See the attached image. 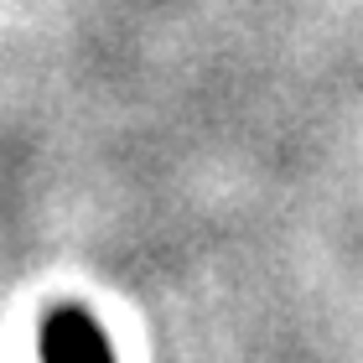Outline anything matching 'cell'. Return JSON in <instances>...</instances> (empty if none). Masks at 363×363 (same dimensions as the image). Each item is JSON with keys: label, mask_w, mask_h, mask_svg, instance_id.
I'll return each mask as SVG.
<instances>
[{"label": "cell", "mask_w": 363, "mask_h": 363, "mask_svg": "<svg viewBox=\"0 0 363 363\" xmlns=\"http://www.w3.org/2000/svg\"><path fill=\"white\" fill-rule=\"evenodd\" d=\"M42 363H114V353L89 311L57 306L42 322Z\"/></svg>", "instance_id": "cell-1"}]
</instances>
